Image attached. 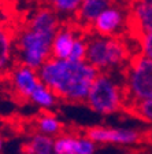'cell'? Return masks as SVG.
Returning a JSON list of instances; mask_svg holds the SVG:
<instances>
[{"mask_svg":"<svg viewBox=\"0 0 152 154\" xmlns=\"http://www.w3.org/2000/svg\"><path fill=\"white\" fill-rule=\"evenodd\" d=\"M34 125L38 134L47 135L51 138H56L63 134L64 125L55 114L49 112H43L34 119Z\"/></svg>","mask_w":152,"mask_h":154,"instance_id":"15","label":"cell"},{"mask_svg":"<svg viewBox=\"0 0 152 154\" xmlns=\"http://www.w3.org/2000/svg\"><path fill=\"white\" fill-rule=\"evenodd\" d=\"M79 33L81 30H78L70 19H67V22H62L51 44V58L69 59L73 44Z\"/></svg>","mask_w":152,"mask_h":154,"instance_id":"12","label":"cell"},{"mask_svg":"<svg viewBox=\"0 0 152 154\" xmlns=\"http://www.w3.org/2000/svg\"><path fill=\"white\" fill-rule=\"evenodd\" d=\"M125 109L129 110L133 116H136L137 119L152 124V100L132 103V105H127Z\"/></svg>","mask_w":152,"mask_h":154,"instance_id":"18","label":"cell"},{"mask_svg":"<svg viewBox=\"0 0 152 154\" xmlns=\"http://www.w3.org/2000/svg\"><path fill=\"white\" fill-rule=\"evenodd\" d=\"M37 73L41 83L56 95L58 99L81 103L86 100L99 72L86 61L74 62L48 58Z\"/></svg>","mask_w":152,"mask_h":154,"instance_id":"1","label":"cell"},{"mask_svg":"<svg viewBox=\"0 0 152 154\" xmlns=\"http://www.w3.org/2000/svg\"><path fill=\"white\" fill-rule=\"evenodd\" d=\"M139 52L152 61V32H148L139 38Z\"/></svg>","mask_w":152,"mask_h":154,"instance_id":"20","label":"cell"},{"mask_svg":"<svg viewBox=\"0 0 152 154\" xmlns=\"http://www.w3.org/2000/svg\"><path fill=\"white\" fill-rule=\"evenodd\" d=\"M7 74L10 76L14 92L22 99H30L36 88L41 84L37 70L21 63H14Z\"/></svg>","mask_w":152,"mask_h":154,"instance_id":"9","label":"cell"},{"mask_svg":"<svg viewBox=\"0 0 152 154\" xmlns=\"http://www.w3.org/2000/svg\"><path fill=\"white\" fill-rule=\"evenodd\" d=\"M22 154H58L54 147V138L43 134H33L21 146Z\"/></svg>","mask_w":152,"mask_h":154,"instance_id":"14","label":"cell"},{"mask_svg":"<svg viewBox=\"0 0 152 154\" xmlns=\"http://www.w3.org/2000/svg\"><path fill=\"white\" fill-rule=\"evenodd\" d=\"M54 37L23 25L15 32V63L38 70L51 58V44Z\"/></svg>","mask_w":152,"mask_h":154,"instance_id":"4","label":"cell"},{"mask_svg":"<svg viewBox=\"0 0 152 154\" xmlns=\"http://www.w3.org/2000/svg\"><path fill=\"white\" fill-rule=\"evenodd\" d=\"M3 147H4V139H3V136L0 135V153L3 151Z\"/></svg>","mask_w":152,"mask_h":154,"instance_id":"22","label":"cell"},{"mask_svg":"<svg viewBox=\"0 0 152 154\" xmlns=\"http://www.w3.org/2000/svg\"><path fill=\"white\" fill-rule=\"evenodd\" d=\"M54 147L58 154H95L96 143L85 135L63 132L54 138Z\"/></svg>","mask_w":152,"mask_h":154,"instance_id":"11","label":"cell"},{"mask_svg":"<svg viewBox=\"0 0 152 154\" xmlns=\"http://www.w3.org/2000/svg\"><path fill=\"white\" fill-rule=\"evenodd\" d=\"M126 15L127 8H124L121 3H115L114 6L104 10L95 19L89 33L103 36V37L121 36L124 30H126Z\"/></svg>","mask_w":152,"mask_h":154,"instance_id":"8","label":"cell"},{"mask_svg":"<svg viewBox=\"0 0 152 154\" xmlns=\"http://www.w3.org/2000/svg\"><path fill=\"white\" fill-rule=\"evenodd\" d=\"M85 136L95 143L101 144H119L129 146L141 142L143 134L134 128H124V127H91L85 131Z\"/></svg>","mask_w":152,"mask_h":154,"instance_id":"7","label":"cell"},{"mask_svg":"<svg viewBox=\"0 0 152 154\" xmlns=\"http://www.w3.org/2000/svg\"><path fill=\"white\" fill-rule=\"evenodd\" d=\"M86 58L96 70L112 72L114 69H124L130 61L132 54L129 45L121 36L117 37H103V36L86 33Z\"/></svg>","mask_w":152,"mask_h":154,"instance_id":"2","label":"cell"},{"mask_svg":"<svg viewBox=\"0 0 152 154\" xmlns=\"http://www.w3.org/2000/svg\"><path fill=\"white\" fill-rule=\"evenodd\" d=\"M15 61V30L7 23L0 29V74H7Z\"/></svg>","mask_w":152,"mask_h":154,"instance_id":"13","label":"cell"},{"mask_svg":"<svg viewBox=\"0 0 152 154\" xmlns=\"http://www.w3.org/2000/svg\"><path fill=\"white\" fill-rule=\"evenodd\" d=\"M85 103L92 112L99 114L118 113L126 105L124 83L121 84L111 72H100L89 90Z\"/></svg>","mask_w":152,"mask_h":154,"instance_id":"3","label":"cell"},{"mask_svg":"<svg viewBox=\"0 0 152 154\" xmlns=\"http://www.w3.org/2000/svg\"><path fill=\"white\" fill-rule=\"evenodd\" d=\"M1 2H3V0H0V3H1Z\"/></svg>","mask_w":152,"mask_h":154,"instance_id":"23","label":"cell"},{"mask_svg":"<svg viewBox=\"0 0 152 154\" xmlns=\"http://www.w3.org/2000/svg\"><path fill=\"white\" fill-rule=\"evenodd\" d=\"M30 102L37 105L38 107H41L44 110H48V109H52L55 105H56V95H55L52 91L48 88L45 84H40V85L36 88V91L32 94L30 96Z\"/></svg>","mask_w":152,"mask_h":154,"instance_id":"16","label":"cell"},{"mask_svg":"<svg viewBox=\"0 0 152 154\" xmlns=\"http://www.w3.org/2000/svg\"><path fill=\"white\" fill-rule=\"evenodd\" d=\"M127 105L152 100V61L140 52L134 54L122 70Z\"/></svg>","mask_w":152,"mask_h":154,"instance_id":"5","label":"cell"},{"mask_svg":"<svg viewBox=\"0 0 152 154\" xmlns=\"http://www.w3.org/2000/svg\"><path fill=\"white\" fill-rule=\"evenodd\" d=\"M82 0H44V3L58 15L73 17Z\"/></svg>","mask_w":152,"mask_h":154,"instance_id":"17","label":"cell"},{"mask_svg":"<svg viewBox=\"0 0 152 154\" xmlns=\"http://www.w3.org/2000/svg\"><path fill=\"white\" fill-rule=\"evenodd\" d=\"M7 23L8 22H7L6 19H4V17H3V7H1V3H0V29L4 28Z\"/></svg>","mask_w":152,"mask_h":154,"instance_id":"21","label":"cell"},{"mask_svg":"<svg viewBox=\"0 0 152 154\" xmlns=\"http://www.w3.org/2000/svg\"><path fill=\"white\" fill-rule=\"evenodd\" d=\"M86 48H88V44H86V33L81 32L78 36H77L76 42H74V44H73V48H71V52H70V57H69V61H74V62L85 61Z\"/></svg>","mask_w":152,"mask_h":154,"instance_id":"19","label":"cell"},{"mask_svg":"<svg viewBox=\"0 0 152 154\" xmlns=\"http://www.w3.org/2000/svg\"><path fill=\"white\" fill-rule=\"evenodd\" d=\"M126 32L133 40L152 32V0H127Z\"/></svg>","mask_w":152,"mask_h":154,"instance_id":"6","label":"cell"},{"mask_svg":"<svg viewBox=\"0 0 152 154\" xmlns=\"http://www.w3.org/2000/svg\"><path fill=\"white\" fill-rule=\"evenodd\" d=\"M115 3H118L117 0H82L78 10L69 19L77 26L78 30L89 33L91 26L95 22V19L104 10L114 6Z\"/></svg>","mask_w":152,"mask_h":154,"instance_id":"10","label":"cell"}]
</instances>
